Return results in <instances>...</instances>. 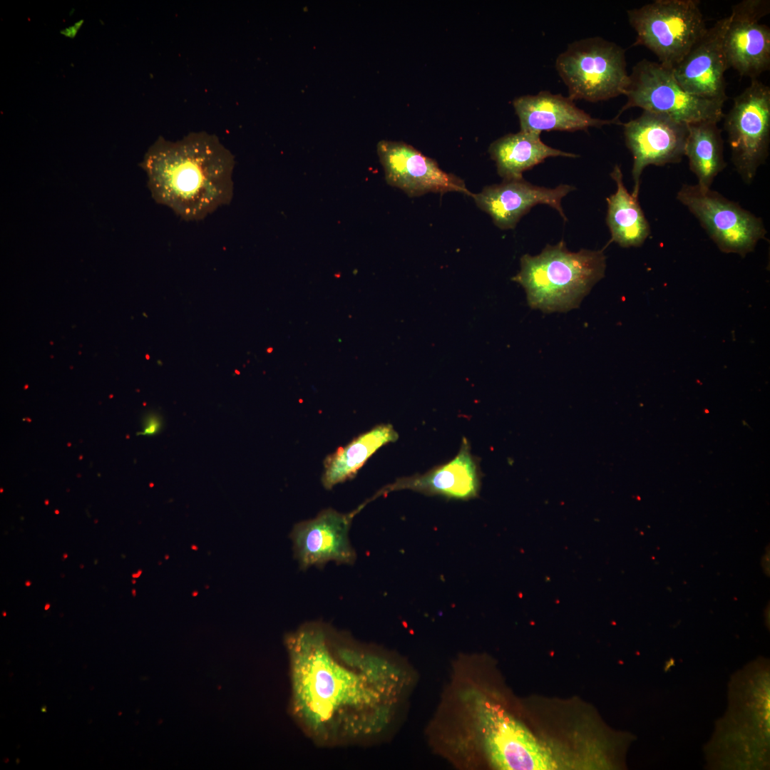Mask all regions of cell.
I'll list each match as a JSON object with an SVG mask.
<instances>
[{
    "label": "cell",
    "instance_id": "cell-21",
    "mask_svg": "<svg viewBox=\"0 0 770 770\" xmlns=\"http://www.w3.org/2000/svg\"><path fill=\"white\" fill-rule=\"evenodd\" d=\"M717 122L699 121L688 124L684 156L698 185L710 188L714 178L726 167L722 130Z\"/></svg>",
    "mask_w": 770,
    "mask_h": 770
},
{
    "label": "cell",
    "instance_id": "cell-25",
    "mask_svg": "<svg viewBox=\"0 0 770 770\" xmlns=\"http://www.w3.org/2000/svg\"><path fill=\"white\" fill-rule=\"evenodd\" d=\"M49 607H50V605H49V604H46V607H45V610H48V608H49Z\"/></svg>",
    "mask_w": 770,
    "mask_h": 770
},
{
    "label": "cell",
    "instance_id": "cell-12",
    "mask_svg": "<svg viewBox=\"0 0 770 770\" xmlns=\"http://www.w3.org/2000/svg\"><path fill=\"white\" fill-rule=\"evenodd\" d=\"M769 12V0H743L729 16L724 36L728 67L751 80L770 68V28L759 23Z\"/></svg>",
    "mask_w": 770,
    "mask_h": 770
},
{
    "label": "cell",
    "instance_id": "cell-5",
    "mask_svg": "<svg viewBox=\"0 0 770 770\" xmlns=\"http://www.w3.org/2000/svg\"><path fill=\"white\" fill-rule=\"evenodd\" d=\"M625 50L600 37L570 43L555 68L573 101L598 102L623 94L629 83Z\"/></svg>",
    "mask_w": 770,
    "mask_h": 770
},
{
    "label": "cell",
    "instance_id": "cell-26",
    "mask_svg": "<svg viewBox=\"0 0 770 770\" xmlns=\"http://www.w3.org/2000/svg\"><path fill=\"white\" fill-rule=\"evenodd\" d=\"M64 557H65V558H67V554H64Z\"/></svg>",
    "mask_w": 770,
    "mask_h": 770
},
{
    "label": "cell",
    "instance_id": "cell-8",
    "mask_svg": "<svg viewBox=\"0 0 770 770\" xmlns=\"http://www.w3.org/2000/svg\"><path fill=\"white\" fill-rule=\"evenodd\" d=\"M724 118L732 163L742 180L750 183L769 155V86L751 79L750 85L734 98Z\"/></svg>",
    "mask_w": 770,
    "mask_h": 770
},
{
    "label": "cell",
    "instance_id": "cell-20",
    "mask_svg": "<svg viewBox=\"0 0 770 770\" xmlns=\"http://www.w3.org/2000/svg\"><path fill=\"white\" fill-rule=\"evenodd\" d=\"M610 175L617 184V190L606 199V222L611 234L609 243L615 242L622 247H640L650 234V224L637 198L626 189L618 165Z\"/></svg>",
    "mask_w": 770,
    "mask_h": 770
},
{
    "label": "cell",
    "instance_id": "cell-13",
    "mask_svg": "<svg viewBox=\"0 0 770 770\" xmlns=\"http://www.w3.org/2000/svg\"><path fill=\"white\" fill-rule=\"evenodd\" d=\"M386 183L411 197L428 192H458L472 196L463 180L441 170L435 160L406 143L381 140L376 145Z\"/></svg>",
    "mask_w": 770,
    "mask_h": 770
},
{
    "label": "cell",
    "instance_id": "cell-15",
    "mask_svg": "<svg viewBox=\"0 0 770 770\" xmlns=\"http://www.w3.org/2000/svg\"><path fill=\"white\" fill-rule=\"evenodd\" d=\"M575 189L569 185H560L552 189L540 187L521 178L503 180L500 184L486 186L471 197L477 206L492 217L498 227L508 230L514 228L521 217L538 204L552 207L567 221L561 200Z\"/></svg>",
    "mask_w": 770,
    "mask_h": 770
},
{
    "label": "cell",
    "instance_id": "cell-7",
    "mask_svg": "<svg viewBox=\"0 0 770 770\" xmlns=\"http://www.w3.org/2000/svg\"><path fill=\"white\" fill-rule=\"evenodd\" d=\"M476 718L483 750L495 769L545 770L557 767L549 751L500 705L486 699H478Z\"/></svg>",
    "mask_w": 770,
    "mask_h": 770
},
{
    "label": "cell",
    "instance_id": "cell-17",
    "mask_svg": "<svg viewBox=\"0 0 770 770\" xmlns=\"http://www.w3.org/2000/svg\"><path fill=\"white\" fill-rule=\"evenodd\" d=\"M513 106L519 118L520 130L525 132L538 134L551 130L571 132L590 127L622 124L617 116L612 120L592 118L578 108L569 97L546 91L516 98Z\"/></svg>",
    "mask_w": 770,
    "mask_h": 770
},
{
    "label": "cell",
    "instance_id": "cell-6",
    "mask_svg": "<svg viewBox=\"0 0 770 770\" xmlns=\"http://www.w3.org/2000/svg\"><path fill=\"white\" fill-rule=\"evenodd\" d=\"M624 95L627 102L617 118L632 107L664 114L686 124L699 121L719 123L724 115L723 103L689 93L677 82L672 69L647 59L633 66Z\"/></svg>",
    "mask_w": 770,
    "mask_h": 770
},
{
    "label": "cell",
    "instance_id": "cell-10",
    "mask_svg": "<svg viewBox=\"0 0 770 770\" xmlns=\"http://www.w3.org/2000/svg\"><path fill=\"white\" fill-rule=\"evenodd\" d=\"M365 505L347 513L330 508L324 509L314 518L296 523L289 537L299 568H320L329 562L352 565L356 553L349 533L354 517Z\"/></svg>",
    "mask_w": 770,
    "mask_h": 770
},
{
    "label": "cell",
    "instance_id": "cell-9",
    "mask_svg": "<svg viewBox=\"0 0 770 770\" xmlns=\"http://www.w3.org/2000/svg\"><path fill=\"white\" fill-rule=\"evenodd\" d=\"M677 199L724 252L745 257L765 237L766 230L761 218L710 188L683 185Z\"/></svg>",
    "mask_w": 770,
    "mask_h": 770
},
{
    "label": "cell",
    "instance_id": "cell-3",
    "mask_svg": "<svg viewBox=\"0 0 770 770\" xmlns=\"http://www.w3.org/2000/svg\"><path fill=\"white\" fill-rule=\"evenodd\" d=\"M605 268L603 250L573 252L562 240L547 245L538 255H523L520 270L512 280L524 288L530 308L545 313L567 312L579 307L604 277Z\"/></svg>",
    "mask_w": 770,
    "mask_h": 770
},
{
    "label": "cell",
    "instance_id": "cell-18",
    "mask_svg": "<svg viewBox=\"0 0 770 770\" xmlns=\"http://www.w3.org/2000/svg\"><path fill=\"white\" fill-rule=\"evenodd\" d=\"M540 135L520 130L505 135L491 144L488 152L503 180L521 178L524 171L550 157H578L576 154L545 144Z\"/></svg>",
    "mask_w": 770,
    "mask_h": 770
},
{
    "label": "cell",
    "instance_id": "cell-23",
    "mask_svg": "<svg viewBox=\"0 0 770 770\" xmlns=\"http://www.w3.org/2000/svg\"><path fill=\"white\" fill-rule=\"evenodd\" d=\"M83 23V21L80 20V21H77L76 23H75L73 25H72L71 26H68V28L62 30L61 31V33L62 34H63L64 36H66V37L73 38L76 35L78 31L79 30V29L82 26Z\"/></svg>",
    "mask_w": 770,
    "mask_h": 770
},
{
    "label": "cell",
    "instance_id": "cell-16",
    "mask_svg": "<svg viewBox=\"0 0 770 770\" xmlns=\"http://www.w3.org/2000/svg\"><path fill=\"white\" fill-rule=\"evenodd\" d=\"M480 472L467 439L463 438L457 455L451 461L426 473L397 479L384 487L372 498L391 491L411 490L428 496L469 500L478 496Z\"/></svg>",
    "mask_w": 770,
    "mask_h": 770
},
{
    "label": "cell",
    "instance_id": "cell-24",
    "mask_svg": "<svg viewBox=\"0 0 770 770\" xmlns=\"http://www.w3.org/2000/svg\"><path fill=\"white\" fill-rule=\"evenodd\" d=\"M31 582L30 581H26V583H25V585L26 586H29V585H31Z\"/></svg>",
    "mask_w": 770,
    "mask_h": 770
},
{
    "label": "cell",
    "instance_id": "cell-11",
    "mask_svg": "<svg viewBox=\"0 0 770 770\" xmlns=\"http://www.w3.org/2000/svg\"><path fill=\"white\" fill-rule=\"evenodd\" d=\"M621 125L626 145L633 157L632 195L638 198L640 177L645 167L678 163L682 160L688 124L664 114L643 111L638 118Z\"/></svg>",
    "mask_w": 770,
    "mask_h": 770
},
{
    "label": "cell",
    "instance_id": "cell-4",
    "mask_svg": "<svg viewBox=\"0 0 770 770\" xmlns=\"http://www.w3.org/2000/svg\"><path fill=\"white\" fill-rule=\"evenodd\" d=\"M627 13L637 34L632 46L647 48L670 69L707 29L697 0H655Z\"/></svg>",
    "mask_w": 770,
    "mask_h": 770
},
{
    "label": "cell",
    "instance_id": "cell-2",
    "mask_svg": "<svg viewBox=\"0 0 770 770\" xmlns=\"http://www.w3.org/2000/svg\"><path fill=\"white\" fill-rule=\"evenodd\" d=\"M234 157L215 135L192 133L160 137L140 163L156 202L186 220H199L232 198Z\"/></svg>",
    "mask_w": 770,
    "mask_h": 770
},
{
    "label": "cell",
    "instance_id": "cell-22",
    "mask_svg": "<svg viewBox=\"0 0 770 770\" xmlns=\"http://www.w3.org/2000/svg\"><path fill=\"white\" fill-rule=\"evenodd\" d=\"M163 427V419L157 414H148L143 421V430L140 435L153 436L158 433Z\"/></svg>",
    "mask_w": 770,
    "mask_h": 770
},
{
    "label": "cell",
    "instance_id": "cell-14",
    "mask_svg": "<svg viewBox=\"0 0 770 770\" xmlns=\"http://www.w3.org/2000/svg\"><path fill=\"white\" fill-rule=\"evenodd\" d=\"M729 16L707 28L687 55L672 68L679 85L689 93L724 103V73L729 68L724 50V36Z\"/></svg>",
    "mask_w": 770,
    "mask_h": 770
},
{
    "label": "cell",
    "instance_id": "cell-19",
    "mask_svg": "<svg viewBox=\"0 0 770 770\" xmlns=\"http://www.w3.org/2000/svg\"><path fill=\"white\" fill-rule=\"evenodd\" d=\"M398 438V433L391 424L382 423L339 447L324 459L322 476L324 488L330 490L354 478L378 449Z\"/></svg>",
    "mask_w": 770,
    "mask_h": 770
},
{
    "label": "cell",
    "instance_id": "cell-1",
    "mask_svg": "<svg viewBox=\"0 0 770 770\" xmlns=\"http://www.w3.org/2000/svg\"><path fill=\"white\" fill-rule=\"evenodd\" d=\"M285 644L292 713L315 744H361L388 729L408 683L399 664L319 621L289 632Z\"/></svg>",
    "mask_w": 770,
    "mask_h": 770
}]
</instances>
